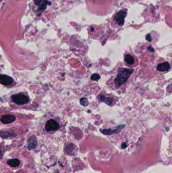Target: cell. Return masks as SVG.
Instances as JSON below:
<instances>
[{
  "instance_id": "6",
  "label": "cell",
  "mask_w": 172,
  "mask_h": 173,
  "mask_svg": "<svg viewBox=\"0 0 172 173\" xmlns=\"http://www.w3.org/2000/svg\"><path fill=\"white\" fill-rule=\"evenodd\" d=\"M16 120L15 116L11 114H5L1 117L0 120L2 123L5 124H9L11 123H13Z\"/></svg>"
},
{
  "instance_id": "8",
  "label": "cell",
  "mask_w": 172,
  "mask_h": 173,
  "mask_svg": "<svg viewBox=\"0 0 172 173\" xmlns=\"http://www.w3.org/2000/svg\"><path fill=\"white\" fill-rule=\"evenodd\" d=\"M98 98L99 101L104 102L106 103V104L108 105L109 106H112L113 103V100L110 97H106L104 96L99 95L98 96Z\"/></svg>"
},
{
  "instance_id": "10",
  "label": "cell",
  "mask_w": 172,
  "mask_h": 173,
  "mask_svg": "<svg viewBox=\"0 0 172 173\" xmlns=\"http://www.w3.org/2000/svg\"><path fill=\"white\" fill-rule=\"evenodd\" d=\"M170 68V65L168 62H163L157 65V69L159 71H167Z\"/></svg>"
},
{
  "instance_id": "17",
  "label": "cell",
  "mask_w": 172,
  "mask_h": 173,
  "mask_svg": "<svg viewBox=\"0 0 172 173\" xmlns=\"http://www.w3.org/2000/svg\"><path fill=\"white\" fill-rule=\"evenodd\" d=\"M67 149L65 148V150H66L67 151V153H71L72 152V151L73 150V148H74V145H71V144H70V145H68L66 146Z\"/></svg>"
},
{
  "instance_id": "3",
  "label": "cell",
  "mask_w": 172,
  "mask_h": 173,
  "mask_svg": "<svg viewBox=\"0 0 172 173\" xmlns=\"http://www.w3.org/2000/svg\"><path fill=\"white\" fill-rule=\"evenodd\" d=\"M127 15V13L123 10L120 11L115 15L114 18V21H115L116 24L118 25L122 26L124 24L125 22V18Z\"/></svg>"
},
{
  "instance_id": "9",
  "label": "cell",
  "mask_w": 172,
  "mask_h": 173,
  "mask_svg": "<svg viewBox=\"0 0 172 173\" xmlns=\"http://www.w3.org/2000/svg\"><path fill=\"white\" fill-rule=\"evenodd\" d=\"M37 145V140L35 137L32 136L31 138H29L28 141V144H27V148L29 150H32L35 149Z\"/></svg>"
},
{
  "instance_id": "5",
  "label": "cell",
  "mask_w": 172,
  "mask_h": 173,
  "mask_svg": "<svg viewBox=\"0 0 172 173\" xmlns=\"http://www.w3.org/2000/svg\"><path fill=\"white\" fill-rule=\"evenodd\" d=\"M124 127H125L124 124H122V125H119V126L116 127H114V128L101 130V132L102 133L104 134V135H113V134L118 133L119 132H120V131H121L122 129H123Z\"/></svg>"
},
{
  "instance_id": "4",
  "label": "cell",
  "mask_w": 172,
  "mask_h": 173,
  "mask_svg": "<svg viewBox=\"0 0 172 173\" xmlns=\"http://www.w3.org/2000/svg\"><path fill=\"white\" fill-rule=\"evenodd\" d=\"M59 127H60V126L58 122L55 120L51 119V120H48L46 123L45 129L47 132H51V131L57 130L59 129Z\"/></svg>"
},
{
  "instance_id": "15",
  "label": "cell",
  "mask_w": 172,
  "mask_h": 173,
  "mask_svg": "<svg viewBox=\"0 0 172 173\" xmlns=\"http://www.w3.org/2000/svg\"><path fill=\"white\" fill-rule=\"evenodd\" d=\"M80 103L81 105L83 106H87L89 104L88 101L86 98H82L81 99H80Z\"/></svg>"
},
{
  "instance_id": "23",
  "label": "cell",
  "mask_w": 172,
  "mask_h": 173,
  "mask_svg": "<svg viewBox=\"0 0 172 173\" xmlns=\"http://www.w3.org/2000/svg\"><path fill=\"white\" fill-rule=\"evenodd\" d=\"M1 151H0V156H1Z\"/></svg>"
},
{
  "instance_id": "22",
  "label": "cell",
  "mask_w": 172,
  "mask_h": 173,
  "mask_svg": "<svg viewBox=\"0 0 172 173\" xmlns=\"http://www.w3.org/2000/svg\"><path fill=\"white\" fill-rule=\"evenodd\" d=\"M54 173H59V172L58 171H56V172H55Z\"/></svg>"
},
{
  "instance_id": "19",
  "label": "cell",
  "mask_w": 172,
  "mask_h": 173,
  "mask_svg": "<svg viewBox=\"0 0 172 173\" xmlns=\"http://www.w3.org/2000/svg\"><path fill=\"white\" fill-rule=\"evenodd\" d=\"M34 2H35V4L36 5L39 6L41 4V2H42V0H34Z\"/></svg>"
},
{
  "instance_id": "2",
  "label": "cell",
  "mask_w": 172,
  "mask_h": 173,
  "mask_svg": "<svg viewBox=\"0 0 172 173\" xmlns=\"http://www.w3.org/2000/svg\"><path fill=\"white\" fill-rule=\"evenodd\" d=\"M11 99L14 103H16L19 105L27 104L29 102L28 97L22 93L14 94L12 96Z\"/></svg>"
},
{
  "instance_id": "1",
  "label": "cell",
  "mask_w": 172,
  "mask_h": 173,
  "mask_svg": "<svg viewBox=\"0 0 172 173\" xmlns=\"http://www.w3.org/2000/svg\"><path fill=\"white\" fill-rule=\"evenodd\" d=\"M134 70L129 68H120L118 70V74L115 79V86L119 88L127 82L129 78L133 73Z\"/></svg>"
},
{
  "instance_id": "16",
  "label": "cell",
  "mask_w": 172,
  "mask_h": 173,
  "mask_svg": "<svg viewBox=\"0 0 172 173\" xmlns=\"http://www.w3.org/2000/svg\"><path fill=\"white\" fill-rule=\"evenodd\" d=\"M100 77H101V76H100V74H98V73H94L91 76V80H100Z\"/></svg>"
},
{
  "instance_id": "7",
  "label": "cell",
  "mask_w": 172,
  "mask_h": 173,
  "mask_svg": "<svg viewBox=\"0 0 172 173\" xmlns=\"http://www.w3.org/2000/svg\"><path fill=\"white\" fill-rule=\"evenodd\" d=\"M13 79L5 74H0V83L5 86H9L13 83Z\"/></svg>"
},
{
  "instance_id": "14",
  "label": "cell",
  "mask_w": 172,
  "mask_h": 173,
  "mask_svg": "<svg viewBox=\"0 0 172 173\" xmlns=\"http://www.w3.org/2000/svg\"><path fill=\"white\" fill-rule=\"evenodd\" d=\"M125 61L127 63L130 65L133 64L135 61L134 58H133V56H132L130 54L126 55L125 56Z\"/></svg>"
},
{
  "instance_id": "12",
  "label": "cell",
  "mask_w": 172,
  "mask_h": 173,
  "mask_svg": "<svg viewBox=\"0 0 172 173\" xmlns=\"http://www.w3.org/2000/svg\"><path fill=\"white\" fill-rule=\"evenodd\" d=\"M7 164L11 167L15 168V167H18L20 165V161L19 159L13 158V159H9L7 161Z\"/></svg>"
},
{
  "instance_id": "21",
  "label": "cell",
  "mask_w": 172,
  "mask_h": 173,
  "mask_svg": "<svg viewBox=\"0 0 172 173\" xmlns=\"http://www.w3.org/2000/svg\"><path fill=\"white\" fill-rule=\"evenodd\" d=\"M121 146H122V148H125L127 146V144H126V143H123Z\"/></svg>"
},
{
  "instance_id": "20",
  "label": "cell",
  "mask_w": 172,
  "mask_h": 173,
  "mask_svg": "<svg viewBox=\"0 0 172 173\" xmlns=\"http://www.w3.org/2000/svg\"><path fill=\"white\" fill-rule=\"evenodd\" d=\"M147 50L148 51H150V52H154V49L153 48V47H151V46H149V47L147 48Z\"/></svg>"
},
{
  "instance_id": "13",
  "label": "cell",
  "mask_w": 172,
  "mask_h": 173,
  "mask_svg": "<svg viewBox=\"0 0 172 173\" xmlns=\"http://www.w3.org/2000/svg\"><path fill=\"white\" fill-rule=\"evenodd\" d=\"M51 4V2L49 1L48 0H42L41 4L39 5L38 10H45L47 8V6Z\"/></svg>"
},
{
  "instance_id": "11",
  "label": "cell",
  "mask_w": 172,
  "mask_h": 173,
  "mask_svg": "<svg viewBox=\"0 0 172 173\" xmlns=\"http://www.w3.org/2000/svg\"><path fill=\"white\" fill-rule=\"evenodd\" d=\"M0 136L2 138L7 139L11 137L16 136V134L10 131H2L0 132Z\"/></svg>"
},
{
  "instance_id": "18",
  "label": "cell",
  "mask_w": 172,
  "mask_h": 173,
  "mask_svg": "<svg viewBox=\"0 0 172 173\" xmlns=\"http://www.w3.org/2000/svg\"><path fill=\"white\" fill-rule=\"evenodd\" d=\"M145 38H146L147 40L149 41V42H151L152 39H153L151 38V35H150V33H148V34H147V35L146 36Z\"/></svg>"
}]
</instances>
